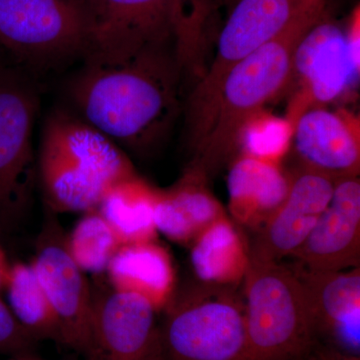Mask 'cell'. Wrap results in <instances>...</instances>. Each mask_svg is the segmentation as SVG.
<instances>
[{
  "mask_svg": "<svg viewBox=\"0 0 360 360\" xmlns=\"http://www.w3.org/2000/svg\"><path fill=\"white\" fill-rule=\"evenodd\" d=\"M184 71L175 49L122 61L85 58L70 89L75 115L120 148L148 153L176 120Z\"/></svg>",
  "mask_w": 360,
  "mask_h": 360,
  "instance_id": "1",
  "label": "cell"
},
{
  "mask_svg": "<svg viewBox=\"0 0 360 360\" xmlns=\"http://www.w3.org/2000/svg\"><path fill=\"white\" fill-rule=\"evenodd\" d=\"M326 16V1L319 0L281 34L229 70L222 82L207 134L193 151L191 165L210 176L236 158V139L241 124L290 86L296 47L305 33Z\"/></svg>",
  "mask_w": 360,
  "mask_h": 360,
  "instance_id": "2",
  "label": "cell"
},
{
  "mask_svg": "<svg viewBox=\"0 0 360 360\" xmlns=\"http://www.w3.org/2000/svg\"><path fill=\"white\" fill-rule=\"evenodd\" d=\"M37 172L51 212L82 213L96 210L111 187L136 174L115 141L63 110L45 120Z\"/></svg>",
  "mask_w": 360,
  "mask_h": 360,
  "instance_id": "3",
  "label": "cell"
},
{
  "mask_svg": "<svg viewBox=\"0 0 360 360\" xmlns=\"http://www.w3.org/2000/svg\"><path fill=\"white\" fill-rule=\"evenodd\" d=\"M91 18L84 58L122 61L144 52H184L206 27L210 0H86Z\"/></svg>",
  "mask_w": 360,
  "mask_h": 360,
  "instance_id": "4",
  "label": "cell"
},
{
  "mask_svg": "<svg viewBox=\"0 0 360 360\" xmlns=\"http://www.w3.org/2000/svg\"><path fill=\"white\" fill-rule=\"evenodd\" d=\"M158 328V360H248L245 302L234 288L174 291Z\"/></svg>",
  "mask_w": 360,
  "mask_h": 360,
  "instance_id": "5",
  "label": "cell"
},
{
  "mask_svg": "<svg viewBox=\"0 0 360 360\" xmlns=\"http://www.w3.org/2000/svg\"><path fill=\"white\" fill-rule=\"evenodd\" d=\"M243 285L248 360H307L316 340L290 267L250 259Z\"/></svg>",
  "mask_w": 360,
  "mask_h": 360,
  "instance_id": "6",
  "label": "cell"
},
{
  "mask_svg": "<svg viewBox=\"0 0 360 360\" xmlns=\"http://www.w3.org/2000/svg\"><path fill=\"white\" fill-rule=\"evenodd\" d=\"M319 0H236L217 40L212 65L188 97L187 136L207 134L222 82L229 70L262 45L281 34Z\"/></svg>",
  "mask_w": 360,
  "mask_h": 360,
  "instance_id": "7",
  "label": "cell"
},
{
  "mask_svg": "<svg viewBox=\"0 0 360 360\" xmlns=\"http://www.w3.org/2000/svg\"><path fill=\"white\" fill-rule=\"evenodd\" d=\"M86 0H0V49L37 66L89 53Z\"/></svg>",
  "mask_w": 360,
  "mask_h": 360,
  "instance_id": "8",
  "label": "cell"
},
{
  "mask_svg": "<svg viewBox=\"0 0 360 360\" xmlns=\"http://www.w3.org/2000/svg\"><path fill=\"white\" fill-rule=\"evenodd\" d=\"M30 264L58 319L61 345L90 360L94 354L92 288L66 250L65 236L56 220L45 224Z\"/></svg>",
  "mask_w": 360,
  "mask_h": 360,
  "instance_id": "9",
  "label": "cell"
},
{
  "mask_svg": "<svg viewBox=\"0 0 360 360\" xmlns=\"http://www.w3.org/2000/svg\"><path fill=\"white\" fill-rule=\"evenodd\" d=\"M359 75L345 30L326 15L305 33L296 47L291 82L297 80L298 89L285 115L297 122L310 108H323L345 96Z\"/></svg>",
  "mask_w": 360,
  "mask_h": 360,
  "instance_id": "10",
  "label": "cell"
},
{
  "mask_svg": "<svg viewBox=\"0 0 360 360\" xmlns=\"http://www.w3.org/2000/svg\"><path fill=\"white\" fill-rule=\"evenodd\" d=\"M37 111L32 89L0 68V217L16 212L30 194Z\"/></svg>",
  "mask_w": 360,
  "mask_h": 360,
  "instance_id": "11",
  "label": "cell"
},
{
  "mask_svg": "<svg viewBox=\"0 0 360 360\" xmlns=\"http://www.w3.org/2000/svg\"><path fill=\"white\" fill-rule=\"evenodd\" d=\"M158 310L134 293L92 288L90 360H158Z\"/></svg>",
  "mask_w": 360,
  "mask_h": 360,
  "instance_id": "12",
  "label": "cell"
},
{
  "mask_svg": "<svg viewBox=\"0 0 360 360\" xmlns=\"http://www.w3.org/2000/svg\"><path fill=\"white\" fill-rule=\"evenodd\" d=\"M290 269L302 284L316 345L359 356V267L324 271L296 264Z\"/></svg>",
  "mask_w": 360,
  "mask_h": 360,
  "instance_id": "13",
  "label": "cell"
},
{
  "mask_svg": "<svg viewBox=\"0 0 360 360\" xmlns=\"http://www.w3.org/2000/svg\"><path fill=\"white\" fill-rule=\"evenodd\" d=\"M290 175V191L283 205L255 232L250 259L279 262L291 257L330 202L335 179L302 167Z\"/></svg>",
  "mask_w": 360,
  "mask_h": 360,
  "instance_id": "14",
  "label": "cell"
},
{
  "mask_svg": "<svg viewBox=\"0 0 360 360\" xmlns=\"http://www.w3.org/2000/svg\"><path fill=\"white\" fill-rule=\"evenodd\" d=\"M291 257L309 269L340 271L359 267V176L335 180L328 207Z\"/></svg>",
  "mask_w": 360,
  "mask_h": 360,
  "instance_id": "15",
  "label": "cell"
},
{
  "mask_svg": "<svg viewBox=\"0 0 360 360\" xmlns=\"http://www.w3.org/2000/svg\"><path fill=\"white\" fill-rule=\"evenodd\" d=\"M292 146L302 167L335 180L359 175L360 122L349 110L305 111L296 122Z\"/></svg>",
  "mask_w": 360,
  "mask_h": 360,
  "instance_id": "16",
  "label": "cell"
},
{
  "mask_svg": "<svg viewBox=\"0 0 360 360\" xmlns=\"http://www.w3.org/2000/svg\"><path fill=\"white\" fill-rule=\"evenodd\" d=\"M224 208L208 187V175L191 165L167 189H160L155 205L156 229L169 240L191 245L194 238L217 219Z\"/></svg>",
  "mask_w": 360,
  "mask_h": 360,
  "instance_id": "17",
  "label": "cell"
},
{
  "mask_svg": "<svg viewBox=\"0 0 360 360\" xmlns=\"http://www.w3.org/2000/svg\"><path fill=\"white\" fill-rule=\"evenodd\" d=\"M227 176L229 210L238 226L257 232L283 205L290 175L281 165L239 155Z\"/></svg>",
  "mask_w": 360,
  "mask_h": 360,
  "instance_id": "18",
  "label": "cell"
},
{
  "mask_svg": "<svg viewBox=\"0 0 360 360\" xmlns=\"http://www.w3.org/2000/svg\"><path fill=\"white\" fill-rule=\"evenodd\" d=\"M105 276L113 290L141 296L158 311L169 302L176 283L172 255L156 240L122 245Z\"/></svg>",
  "mask_w": 360,
  "mask_h": 360,
  "instance_id": "19",
  "label": "cell"
},
{
  "mask_svg": "<svg viewBox=\"0 0 360 360\" xmlns=\"http://www.w3.org/2000/svg\"><path fill=\"white\" fill-rule=\"evenodd\" d=\"M191 262L200 283L236 288L250 267V245L238 225L225 215L194 238Z\"/></svg>",
  "mask_w": 360,
  "mask_h": 360,
  "instance_id": "20",
  "label": "cell"
},
{
  "mask_svg": "<svg viewBox=\"0 0 360 360\" xmlns=\"http://www.w3.org/2000/svg\"><path fill=\"white\" fill-rule=\"evenodd\" d=\"M158 193L160 189L135 174L111 187L97 210L122 245L156 240L155 212Z\"/></svg>",
  "mask_w": 360,
  "mask_h": 360,
  "instance_id": "21",
  "label": "cell"
},
{
  "mask_svg": "<svg viewBox=\"0 0 360 360\" xmlns=\"http://www.w3.org/2000/svg\"><path fill=\"white\" fill-rule=\"evenodd\" d=\"M4 290L9 309L33 340L61 343L58 319L32 264H11Z\"/></svg>",
  "mask_w": 360,
  "mask_h": 360,
  "instance_id": "22",
  "label": "cell"
},
{
  "mask_svg": "<svg viewBox=\"0 0 360 360\" xmlns=\"http://www.w3.org/2000/svg\"><path fill=\"white\" fill-rule=\"evenodd\" d=\"M66 250L85 274H105L111 259L122 248L112 227L98 210L84 213L70 234L65 236Z\"/></svg>",
  "mask_w": 360,
  "mask_h": 360,
  "instance_id": "23",
  "label": "cell"
},
{
  "mask_svg": "<svg viewBox=\"0 0 360 360\" xmlns=\"http://www.w3.org/2000/svg\"><path fill=\"white\" fill-rule=\"evenodd\" d=\"M295 123L262 108L241 124L236 139L238 155L281 165L290 153L295 139Z\"/></svg>",
  "mask_w": 360,
  "mask_h": 360,
  "instance_id": "24",
  "label": "cell"
},
{
  "mask_svg": "<svg viewBox=\"0 0 360 360\" xmlns=\"http://www.w3.org/2000/svg\"><path fill=\"white\" fill-rule=\"evenodd\" d=\"M34 341L37 340L22 328L8 305L0 297V352L25 354Z\"/></svg>",
  "mask_w": 360,
  "mask_h": 360,
  "instance_id": "25",
  "label": "cell"
},
{
  "mask_svg": "<svg viewBox=\"0 0 360 360\" xmlns=\"http://www.w3.org/2000/svg\"><path fill=\"white\" fill-rule=\"evenodd\" d=\"M345 39L349 51L350 56L355 65L360 66V13L359 6H356L352 11L347 30H345Z\"/></svg>",
  "mask_w": 360,
  "mask_h": 360,
  "instance_id": "26",
  "label": "cell"
},
{
  "mask_svg": "<svg viewBox=\"0 0 360 360\" xmlns=\"http://www.w3.org/2000/svg\"><path fill=\"white\" fill-rule=\"evenodd\" d=\"M307 360H360L359 355L345 354L335 348L315 345Z\"/></svg>",
  "mask_w": 360,
  "mask_h": 360,
  "instance_id": "27",
  "label": "cell"
},
{
  "mask_svg": "<svg viewBox=\"0 0 360 360\" xmlns=\"http://www.w3.org/2000/svg\"><path fill=\"white\" fill-rule=\"evenodd\" d=\"M11 266V264L7 260L6 253L0 246V291L4 290Z\"/></svg>",
  "mask_w": 360,
  "mask_h": 360,
  "instance_id": "28",
  "label": "cell"
},
{
  "mask_svg": "<svg viewBox=\"0 0 360 360\" xmlns=\"http://www.w3.org/2000/svg\"><path fill=\"white\" fill-rule=\"evenodd\" d=\"M220 1L225 4V6H229V9H231V7L233 6V4H236V0H220Z\"/></svg>",
  "mask_w": 360,
  "mask_h": 360,
  "instance_id": "29",
  "label": "cell"
},
{
  "mask_svg": "<svg viewBox=\"0 0 360 360\" xmlns=\"http://www.w3.org/2000/svg\"></svg>",
  "mask_w": 360,
  "mask_h": 360,
  "instance_id": "30",
  "label": "cell"
}]
</instances>
